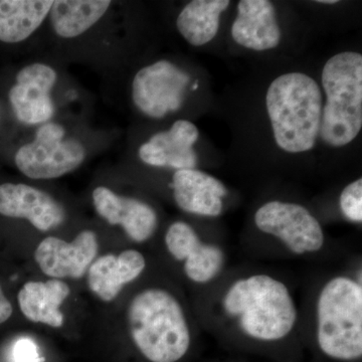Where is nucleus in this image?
<instances>
[{
  "label": "nucleus",
  "instance_id": "1",
  "mask_svg": "<svg viewBox=\"0 0 362 362\" xmlns=\"http://www.w3.org/2000/svg\"><path fill=\"white\" fill-rule=\"evenodd\" d=\"M223 313L256 341L285 339L295 329L298 310L288 286L266 274L238 279L221 299Z\"/></svg>",
  "mask_w": 362,
  "mask_h": 362
},
{
  "label": "nucleus",
  "instance_id": "2",
  "mask_svg": "<svg viewBox=\"0 0 362 362\" xmlns=\"http://www.w3.org/2000/svg\"><path fill=\"white\" fill-rule=\"evenodd\" d=\"M131 338L150 362H177L192 343L185 310L171 293L148 288L136 295L128 308Z\"/></svg>",
  "mask_w": 362,
  "mask_h": 362
},
{
  "label": "nucleus",
  "instance_id": "3",
  "mask_svg": "<svg viewBox=\"0 0 362 362\" xmlns=\"http://www.w3.org/2000/svg\"><path fill=\"white\" fill-rule=\"evenodd\" d=\"M322 101L320 87L305 74H285L272 82L267 111L281 149L301 153L313 148L320 130Z\"/></svg>",
  "mask_w": 362,
  "mask_h": 362
},
{
  "label": "nucleus",
  "instance_id": "4",
  "mask_svg": "<svg viewBox=\"0 0 362 362\" xmlns=\"http://www.w3.org/2000/svg\"><path fill=\"white\" fill-rule=\"evenodd\" d=\"M316 341L324 356L338 361L362 356V285L346 275L322 286L315 307Z\"/></svg>",
  "mask_w": 362,
  "mask_h": 362
},
{
  "label": "nucleus",
  "instance_id": "5",
  "mask_svg": "<svg viewBox=\"0 0 362 362\" xmlns=\"http://www.w3.org/2000/svg\"><path fill=\"white\" fill-rule=\"evenodd\" d=\"M322 86L326 104L319 134L330 146H345L362 128V54L344 52L328 59Z\"/></svg>",
  "mask_w": 362,
  "mask_h": 362
},
{
  "label": "nucleus",
  "instance_id": "6",
  "mask_svg": "<svg viewBox=\"0 0 362 362\" xmlns=\"http://www.w3.org/2000/svg\"><path fill=\"white\" fill-rule=\"evenodd\" d=\"M87 157L84 143L68 137L58 122L37 127L30 142L18 148L14 156L16 168L30 180H56L77 170Z\"/></svg>",
  "mask_w": 362,
  "mask_h": 362
},
{
  "label": "nucleus",
  "instance_id": "7",
  "mask_svg": "<svg viewBox=\"0 0 362 362\" xmlns=\"http://www.w3.org/2000/svg\"><path fill=\"white\" fill-rule=\"evenodd\" d=\"M255 223L262 233L277 238L295 255L318 252L325 244L318 220L306 207L293 202H267L255 214Z\"/></svg>",
  "mask_w": 362,
  "mask_h": 362
},
{
  "label": "nucleus",
  "instance_id": "8",
  "mask_svg": "<svg viewBox=\"0 0 362 362\" xmlns=\"http://www.w3.org/2000/svg\"><path fill=\"white\" fill-rule=\"evenodd\" d=\"M190 76L166 59L140 69L133 78L131 97L143 115L164 118L180 110L185 101Z\"/></svg>",
  "mask_w": 362,
  "mask_h": 362
},
{
  "label": "nucleus",
  "instance_id": "9",
  "mask_svg": "<svg viewBox=\"0 0 362 362\" xmlns=\"http://www.w3.org/2000/svg\"><path fill=\"white\" fill-rule=\"evenodd\" d=\"M58 82V73L47 64L35 62L21 69L16 84L8 93L14 115L26 126L51 122L56 114L52 90Z\"/></svg>",
  "mask_w": 362,
  "mask_h": 362
},
{
  "label": "nucleus",
  "instance_id": "10",
  "mask_svg": "<svg viewBox=\"0 0 362 362\" xmlns=\"http://www.w3.org/2000/svg\"><path fill=\"white\" fill-rule=\"evenodd\" d=\"M168 252L183 262L185 275L197 284H207L220 275L225 265V252L216 245L204 243L194 228L175 221L165 235Z\"/></svg>",
  "mask_w": 362,
  "mask_h": 362
},
{
  "label": "nucleus",
  "instance_id": "11",
  "mask_svg": "<svg viewBox=\"0 0 362 362\" xmlns=\"http://www.w3.org/2000/svg\"><path fill=\"white\" fill-rule=\"evenodd\" d=\"M99 251L96 233L86 230L71 243L56 237L45 238L35 252L45 275L54 279H81L89 270Z\"/></svg>",
  "mask_w": 362,
  "mask_h": 362
},
{
  "label": "nucleus",
  "instance_id": "12",
  "mask_svg": "<svg viewBox=\"0 0 362 362\" xmlns=\"http://www.w3.org/2000/svg\"><path fill=\"white\" fill-rule=\"evenodd\" d=\"M0 214L23 218L40 232L58 228L66 220L64 206L52 195L25 183L0 185Z\"/></svg>",
  "mask_w": 362,
  "mask_h": 362
},
{
  "label": "nucleus",
  "instance_id": "13",
  "mask_svg": "<svg viewBox=\"0 0 362 362\" xmlns=\"http://www.w3.org/2000/svg\"><path fill=\"white\" fill-rule=\"evenodd\" d=\"M92 201L96 213L109 225L120 226L133 242H146L156 233L158 218L146 202L119 195L106 187L95 188Z\"/></svg>",
  "mask_w": 362,
  "mask_h": 362
},
{
  "label": "nucleus",
  "instance_id": "14",
  "mask_svg": "<svg viewBox=\"0 0 362 362\" xmlns=\"http://www.w3.org/2000/svg\"><path fill=\"white\" fill-rule=\"evenodd\" d=\"M199 132L194 123L177 120L170 129L161 131L143 143L138 156L143 163L153 168H169L177 170L194 169L197 164L194 143Z\"/></svg>",
  "mask_w": 362,
  "mask_h": 362
},
{
  "label": "nucleus",
  "instance_id": "15",
  "mask_svg": "<svg viewBox=\"0 0 362 362\" xmlns=\"http://www.w3.org/2000/svg\"><path fill=\"white\" fill-rule=\"evenodd\" d=\"M171 187L181 211L207 218L220 216L228 194L221 180L195 168L175 171Z\"/></svg>",
  "mask_w": 362,
  "mask_h": 362
},
{
  "label": "nucleus",
  "instance_id": "16",
  "mask_svg": "<svg viewBox=\"0 0 362 362\" xmlns=\"http://www.w3.org/2000/svg\"><path fill=\"white\" fill-rule=\"evenodd\" d=\"M232 37L238 45L254 51H268L280 44L276 9L268 0H242L232 26Z\"/></svg>",
  "mask_w": 362,
  "mask_h": 362
},
{
  "label": "nucleus",
  "instance_id": "17",
  "mask_svg": "<svg viewBox=\"0 0 362 362\" xmlns=\"http://www.w3.org/2000/svg\"><path fill=\"white\" fill-rule=\"evenodd\" d=\"M145 268L146 259L135 250H127L118 256L105 255L90 266L88 285L102 301L111 302L118 297L124 286L139 277Z\"/></svg>",
  "mask_w": 362,
  "mask_h": 362
},
{
  "label": "nucleus",
  "instance_id": "18",
  "mask_svg": "<svg viewBox=\"0 0 362 362\" xmlns=\"http://www.w3.org/2000/svg\"><path fill=\"white\" fill-rule=\"evenodd\" d=\"M70 292L69 285L59 279L47 282L30 281L18 292V304L23 315L32 322L59 328L64 324V315L59 308Z\"/></svg>",
  "mask_w": 362,
  "mask_h": 362
},
{
  "label": "nucleus",
  "instance_id": "19",
  "mask_svg": "<svg viewBox=\"0 0 362 362\" xmlns=\"http://www.w3.org/2000/svg\"><path fill=\"white\" fill-rule=\"evenodd\" d=\"M108 0H56L49 18L57 37L74 40L97 25L111 8Z\"/></svg>",
  "mask_w": 362,
  "mask_h": 362
},
{
  "label": "nucleus",
  "instance_id": "20",
  "mask_svg": "<svg viewBox=\"0 0 362 362\" xmlns=\"http://www.w3.org/2000/svg\"><path fill=\"white\" fill-rule=\"evenodd\" d=\"M52 0H0V42H25L49 18Z\"/></svg>",
  "mask_w": 362,
  "mask_h": 362
},
{
  "label": "nucleus",
  "instance_id": "21",
  "mask_svg": "<svg viewBox=\"0 0 362 362\" xmlns=\"http://www.w3.org/2000/svg\"><path fill=\"white\" fill-rule=\"evenodd\" d=\"M228 0H194L183 7L176 28L188 44L202 47L214 39L220 28L221 14L228 8Z\"/></svg>",
  "mask_w": 362,
  "mask_h": 362
},
{
  "label": "nucleus",
  "instance_id": "22",
  "mask_svg": "<svg viewBox=\"0 0 362 362\" xmlns=\"http://www.w3.org/2000/svg\"><path fill=\"white\" fill-rule=\"evenodd\" d=\"M340 209L345 218L352 223L362 221V180L358 178L342 190L339 199Z\"/></svg>",
  "mask_w": 362,
  "mask_h": 362
},
{
  "label": "nucleus",
  "instance_id": "23",
  "mask_svg": "<svg viewBox=\"0 0 362 362\" xmlns=\"http://www.w3.org/2000/svg\"><path fill=\"white\" fill-rule=\"evenodd\" d=\"M14 362H42L37 345L28 338H23L16 342L13 349Z\"/></svg>",
  "mask_w": 362,
  "mask_h": 362
},
{
  "label": "nucleus",
  "instance_id": "24",
  "mask_svg": "<svg viewBox=\"0 0 362 362\" xmlns=\"http://www.w3.org/2000/svg\"><path fill=\"white\" fill-rule=\"evenodd\" d=\"M13 306L11 302L7 300L6 295L2 291L1 286H0V324L6 322L13 315Z\"/></svg>",
  "mask_w": 362,
  "mask_h": 362
},
{
  "label": "nucleus",
  "instance_id": "25",
  "mask_svg": "<svg viewBox=\"0 0 362 362\" xmlns=\"http://www.w3.org/2000/svg\"><path fill=\"white\" fill-rule=\"evenodd\" d=\"M319 4H337V0H319Z\"/></svg>",
  "mask_w": 362,
  "mask_h": 362
}]
</instances>
